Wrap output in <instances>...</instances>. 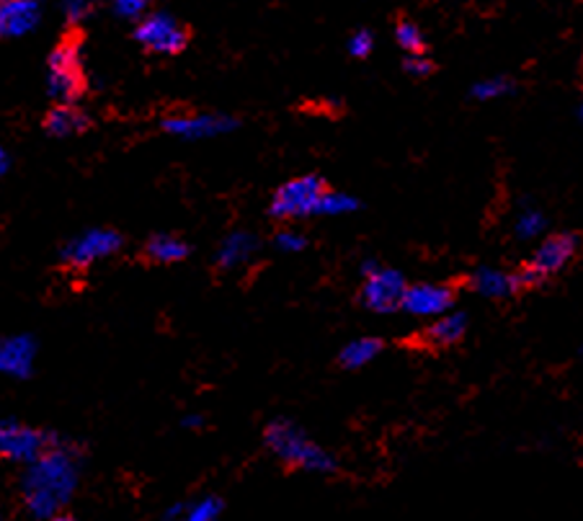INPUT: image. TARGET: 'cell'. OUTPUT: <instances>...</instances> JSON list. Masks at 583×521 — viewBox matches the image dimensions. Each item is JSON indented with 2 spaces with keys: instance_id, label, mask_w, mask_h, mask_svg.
I'll use <instances>...</instances> for the list:
<instances>
[{
  "instance_id": "cell-1",
  "label": "cell",
  "mask_w": 583,
  "mask_h": 521,
  "mask_svg": "<svg viewBox=\"0 0 583 521\" xmlns=\"http://www.w3.org/2000/svg\"><path fill=\"white\" fill-rule=\"evenodd\" d=\"M83 32L75 24L65 28L47 60L49 96L60 104H78L89 91V78L83 70Z\"/></svg>"
},
{
  "instance_id": "cell-2",
  "label": "cell",
  "mask_w": 583,
  "mask_h": 521,
  "mask_svg": "<svg viewBox=\"0 0 583 521\" xmlns=\"http://www.w3.org/2000/svg\"><path fill=\"white\" fill-rule=\"evenodd\" d=\"M266 444L284 465L294 470H311V473H334L336 470V460L292 424H271L266 429Z\"/></svg>"
},
{
  "instance_id": "cell-3",
  "label": "cell",
  "mask_w": 583,
  "mask_h": 521,
  "mask_svg": "<svg viewBox=\"0 0 583 521\" xmlns=\"http://www.w3.org/2000/svg\"><path fill=\"white\" fill-rule=\"evenodd\" d=\"M328 184L320 176H300L287 181L273 192L269 212L273 220H305V217L323 215L328 199Z\"/></svg>"
},
{
  "instance_id": "cell-4",
  "label": "cell",
  "mask_w": 583,
  "mask_h": 521,
  "mask_svg": "<svg viewBox=\"0 0 583 521\" xmlns=\"http://www.w3.org/2000/svg\"><path fill=\"white\" fill-rule=\"evenodd\" d=\"M362 279L364 285L362 292H359V300H362L366 310L387 315L403 308V294H406L408 281L400 271L385 269L377 260H366L362 266Z\"/></svg>"
},
{
  "instance_id": "cell-5",
  "label": "cell",
  "mask_w": 583,
  "mask_h": 521,
  "mask_svg": "<svg viewBox=\"0 0 583 521\" xmlns=\"http://www.w3.org/2000/svg\"><path fill=\"white\" fill-rule=\"evenodd\" d=\"M135 39L150 55H182L191 42V32L171 13H145L135 28Z\"/></svg>"
},
{
  "instance_id": "cell-6",
  "label": "cell",
  "mask_w": 583,
  "mask_h": 521,
  "mask_svg": "<svg viewBox=\"0 0 583 521\" xmlns=\"http://www.w3.org/2000/svg\"><path fill=\"white\" fill-rule=\"evenodd\" d=\"M579 248H581V238L575 233L550 235L545 243H539L537 251L532 253L529 264L520 271L524 289L543 285V281L556 277L558 271H563L573 260L575 253H579Z\"/></svg>"
},
{
  "instance_id": "cell-7",
  "label": "cell",
  "mask_w": 583,
  "mask_h": 521,
  "mask_svg": "<svg viewBox=\"0 0 583 521\" xmlns=\"http://www.w3.org/2000/svg\"><path fill=\"white\" fill-rule=\"evenodd\" d=\"M45 433L16 421H0V460L34 462L45 458Z\"/></svg>"
},
{
  "instance_id": "cell-8",
  "label": "cell",
  "mask_w": 583,
  "mask_h": 521,
  "mask_svg": "<svg viewBox=\"0 0 583 521\" xmlns=\"http://www.w3.org/2000/svg\"><path fill=\"white\" fill-rule=\"evenodd\" d=\"M455 308V289L450 285H408L403 308L416 317H439Z\"/></svg>"
},
{
  "instance_id": "cell-9",
  "label": "cell",
  "mask_w": 583,
  "mask_h": 521,
  "mask_svg": "<svg viewBox=\"0 0 583 521\" xmlns=\"http://www.w3.org/2000/svg\"><path fill=\"white\" fill-rule=\"evenodd\" d=\"M121 245V235L114 233V230H91L78 238L65 248V264L68 266H91L96 264L98 258L112 256L117 253Z\"/></svg>"
},
{
  "instance_id": "cell-10",
  "label": "cell",
  "mask_w": 583,
  "mask_h": 521,
  "mask_svg": "<svg viewBox=\"0 0 583 521\" xmlns=\"http://www.w3.org/2000/svg\"><path fill=\"white\" fill-rule=\"evenodd\" d=\"M467 287H470L475 294L488 297V300H506V297L522 292L524 281L520 271H503L495 269V266H480V269H475L470 277H467Z\"/></svg>"
},
{
  "instance_id": "cell-11",
  "label": "cell",
  "mask_w": 583,
  "mask_h": 521,
  "mask_svg": "<svg viewBox=\"0 0 583 521\" xmlns=\"http://www.w3.org/2000/svg\"><path fill=\"white\" fill-rule=\"evenodd\" d=\"M39 0H0V39L24 36L39 24Z\"/></svg>"
},
{
  "instance_id": "cell-12",
  "label": "cell",
  "mask_w": 583,
  "mask_h": 521,
  "mask_svg": "<svg viewBox=\"0 0 583 521\" xmlns=\"http://www.w3.org/2000/svg\"><path fill=\"white\" fill-rule=\"evenodd\" d=\"M465 333H467V315L450 310V313L439 315L436 323H431L416 341H419V346H427V349H450V346L463 341Z\"/></svg>"
},
{
  "instance_id": "cell-13",
  "label": "cell",
  "mask_w": 583,
  "mask_h": 521,
  "mask_svg": "<svg viewBox=\"0 0 583 521\" xmlns=\"http://www.w3.org/2000/svg\"><path fill=\"white\" fill-rule=\"evenodd\" d=\"M91 117L78 104H60L55 101V106L45 114V129L53 137H75L91 129Z\"/></svg>"
},
{
  "instance_id": "cell-14",
  "label": "cell",
  "mask_w": 583,
  "mask_h": 521,
  "mask_svg": "<svg viewBox=\"0 0 583 521\" xmlns=\"http://www.w3.org/2000/svg\"><path fill=\"white\" fill-rule=\"evenodd\" d=\"M189 251H191L189 245H186V241H182L178 235L158 233L153 238H148L145 245H142L140 258L145 260V264H178V260L189 256Z\"/></svg>"
},
{
  "instance_id": "cell-15",
  "label": "cell",
  "mask_w": 583,
  "mask_h": 521,
  "mask_svg": "<svg viewBox=\"0 0 583 521\" xmlns=\"http://www.w3.org/2000/svg\"><path fill=\"white\" fill-rule=\"evenodd\" d=\"M34 359V344L28 338H0V374L24 378Z\"/></svg>"
},
{
  "instance_id": "cell-16",
  "label": "cell",
  "mask_w": 583,
  "mask_h": 521,
  "mask_svg": "<svg viewBox=\"0 0 583 521\" xmlns=\"http://www.w3.org/2000/svg\"><path fill=\"white\" fill-rule=\"evenodd\" d=\"M168 132L182 135V137H207L225 132L233 125L222 117H210V114H199V117H184V119H168L163 125Z\"/></svg>"
},
{
  "instance_id": "cell-17",
  "label": "cell",
  "mask_w": 583,
  "mask_h": 521,
  "mask_svg": "<svg viewBox=\"0 0 583 521\" xmlns=\"http://www.w3.org/2000/svg\"><path fill=\"white\" fill-rule=\"evenodd\" d=\"M383 346L385 344L380 338H357V341L343 346L341 354H338V361H341L343 369H362L383 351Z\"/></svg>"
},
{
  "instance_id": "cell-18",
  "label": "cell",
  "mask_w": 583,
  "mask_h": 521,
  "mask_svg": "<svg viewBox=\"0 0 583 521\" xmlns=\"http://www.w3.org/2000/svg\"><path fill=\"white\" fill-rule=\"evenodd\" d=\"M514 91H516V83L511 81L509 76H493V78H486V81L475 83L470 89V96L475 101H480V104H488V101L506 99Z\"/></svg>"
},
{
  "instance_id": "cell-19",
  "label": "cell",
  "mask_w": 583,
  "mask_h": 521,
  "mask_svg": "<svg viewBox=\"0 0 583 521\" xmlns=\"http://www.w3.org/2000/svg\"><path fill=\"white\" fill-rule=\"evenodd\" d=\"M545 225H547L545 215L535 207H527V209H522L520 215H516L514 235L520 238V241H535V238L545 233Z\"/></svg>"
},
{
  "instance_id": "cell-20",
  "label": "cell",
  "mask_w": 583,
  "mask_h": 521,
  "mask_svg": "<svg viewBox=\"0 0 583 521\" xmlns=\"http://www.w3.org/2000/svg\"><path fill=\"white\" fill-rule=\"evenodd\" d=\"M395 39H398V47L408 55H421L427 53V39H423L421 28L413 24V21L403 19L398 26H395Z\"/></svg>"
},
{
  "instance_id": "cell-21",
  "label": "cell",
  "mask_w": 583,
  "mask_h": 521,
  "mask_svg": "<svg viewBox=\"0 0 583 521\" xmlns=\"http://www.w3.org/2000/svg\"><path fill=\"white\" fill-rule=\"evenodd\" d=\"M372 47H374V39H372V34L366 32V28L351 34V39H349V55L351 57H359V60H364V57H370Z\"/></svg>"
},
{
  "instance_id": "cell-22",
  "label": "cell",
  "mask_w": 583,
  "mask_h": 521,
  "mask_svg": "<svg viewBox=\"0 0 583 521\" xmlns=\"http://www.w3.org/2000/svg\"><path fill=\"white\" fill-rule=\"evenodd\" d=\"M403 68H406L408 76H413V78H427V76H431V70H434V62L429 60L427 53H421V55H408V57H406V62H403Z\"/></svg>"
},
{
  "instance_id": "cell-23",
  "label": "cell",
  "mask_w": 583,
  "mask_h": 521,
  "mask_svg": "<svg viewBox=\"0 0 583 521\" xmlns=\"http://www.w3.org/2000/svg\"><path fill=\"white\" fill-rule=\"evenodd\" d=\"M150 0H114V9L125 19H142L148 13Z\"/></svg>"
},
{
  "instance_id": "cell-24",
  "label": "cell",
  "mask_w": 583,
  "mask_h": 521,
  "mask_svg": "<svg viewBox=\"0 0 583 521\" xmlns=\"http://www.w3.org/2000/svg\"><path fill=\"white\" fill-rule=\"evenodd\" d=\"M279 245H282L284 251H300L302 245H305V238L294 235V233H282L279 235Z\"/></svg>"
},
{
  "instance_id": "cell-25",
  "label": "cell",
  "mask_w": 583,
  "mask_h": 521,
  "mask_svg": "<svg viewBox=\"0 0 583 521\" xmlns=\"http://www.w3.org/2000/svg\"><path fill=\"white\" fill-rule=\"evenodd\" d=\"M93 0H65V5H68L70 16H83V13H89Z\"/></svg>"
},
{
  "instance_id": "cell-26",
  "label": "cell",
  "mask_w": 583,
  "mask_h": 521,
  "mask_svg": "<svg viewBox=\"0 0 583 521\" xmlns=\"http://www.w3.org/2000/svg\"><path fill=\"white\" fill-rule=\"evenodd\" d=\"M9 169H11V158H9V153H5L3 148H0V178H3L5 173H9Z\"/></svg>"
},
{
  "instance_id": "cell-27",
  "label": "cell",
  "mask_w": 583,
  "mask_h": 521,
  "mask_svg": "<svg viewBox=\"0 0 583 521\" xmlns=\"http://www.w3.org/2000/svg\"><path fill=\"white\" fill-rule=\"evenodd\" d=\"M581 119H583V106H581Z\"/></svg>"
}]
</instances>
